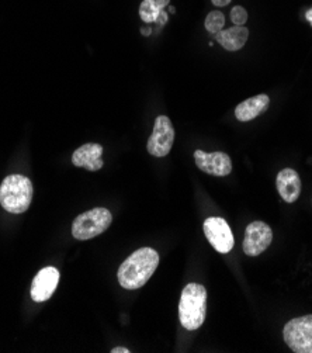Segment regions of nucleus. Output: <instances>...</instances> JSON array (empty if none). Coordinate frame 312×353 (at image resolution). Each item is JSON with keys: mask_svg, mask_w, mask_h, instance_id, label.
Here are the masks:
<instances>
[{"mask_svg": "<svg viewBox=\"0 0 312 353\" xmlns=\"http://www.w3.org/2000/svg\"><path fill=\"white\" fill-rule=\"evenodd\" d=\"M59 283L58 269L48 266L41 269L31 283V299L36 303H44L51 299Z\"/></svg>", "mask_w": 312, "mask_h": 353, "instance_id": "obj_9", "label": "nucleus"}, {"mask_svg": "<svg viewBox=\"0 0 312 353\" xmlns=\"http://www.w3.org/2000/svg\"><path fill=\"white\" fill-rule=\"evenodd\" d=\"M204 234L220 254H228L233 248V235L228 223L221 217H210L204 221Z\"/></svg>", "mask_w": 312, "mask_h": 353, "instance_id": "obj_7", "label": "nucleus"}, {"mask_svg": "<svg viewBox=\"0 0 312 353\" xmlns=\"http://www.w3.org/2000/svg\"><path fill=\"white\" fill-rule=\"evenodd\" d=\"M207 314V290L198 283H189L180 297L179 316L183 328L194 331L205 321Z\"/></svg>", "mask_w": 312, "mask_h": 353, "instance_id": "obj_2", "label": "nucleus"}, {"mask_svg": "<svg viewBox=\"0 0 312 353\" xmlns=\"http://www.w3.org/2000/svg\"><path fill=\"white\" fill-rule=\"evenodd\" d=\"M175 143V128L167 116H159L155 120L152 135L147 144V150L152 157H166Z\"/></svg>", "mask_w": 312, "mask_h": 353, "instance_id": "obj_6", "label": "nucleus"}, {"mask_svg": "<svg viewBox=\"0 0 312 353\" xmlns=\"http://www.w3.org/2000/svg\"><path fill=\"white\" fill-rule=\"evenodd\" d=\"M155 2L158 3V6H159L162 10L169 5V0H155Z\"/></svg>", "mask_w": 312, "mask_h": 353, "instance_id": "obj_19", "label": "nucleus"}, {"mask_svg": "<svg viewBox=\"0 0 312 353\" xmlns=\"http://www.w3.org/2000/svg\"><path fill=\"white\" fill-rule=\"evenodd\" d=\"M249 39V30L244 26H233L216 34L217 43L227 51H239L244 48Z\"/></svg>", "mask_w": 312, "mask_h": 353, "instance_id": "obj_14", "label": "nucleus"}, {"mask_svg": "<svg viewBox=\"0 0 312 353\" xmlns=\"http://www.w3.org/2000/svg\"><path fill=\"white\" fill-rule=\"evenodd\" d=\"M213 3H214L216 6H218V8H224V6H227V5L231 3V0H213Z\"/></svg>", "mask_w": 312, "mask_h": 353, "instance_id": "obj_18", "label": "nucleus"}, {"mask_svg": "<svg viewBox=\"0 0 312 353\" xmlns=\"http://www.w3.org/2000/svg\"><path fill=\"white\" fill-rule=\"evenodd\" d=\"M277 192L286 203H294L301 194V179L300 174L294 169H283L277 174L275 179Z\"/></svg>", "mask_w": 312, "mask_h": 353, "instance_id": "obj_11", "label": "nucleus"}, {"mask_svg": "<svg viewBox=\"0 0 312 353\" xmlns=\"http://www.w3.org/2000/svg\"><path fill=\"white\" fill-rule=\"evenodd\" d=\"M32 200V183L24 174H9L0 186V204L12 214H23Z\"/></svg>", "mask_w": 312, "mask_h": 353, "instance_id": "obj_3", "label": "nucleus"}, {"mask_svg": "<svg viewBox=\"0 0 312 353\" xmlns=\"http://www.w3.org/2000/svg\"><path fill=\"white\" fill-rule=\"evenodd\" d=\"M103 147L100 144H85L79 147L72 155V163L76 168H85L86 170L96 172L103 168Z\"/></svg>", "mask_w": 312, "mask_h": 353, "instance_id": "obj_12", "label": "nucleus"}, {"mask_svg": "<svg viewBox=\"0 0 312 353\" xmlns=\"http://www.w3.org/2000/svg\"><path fill=\"white\" fill-rule=\"evenodd\" d=\"M231 20L235 26H244L248 21V12L242 6H235L231 10Z\"/></svg>", "mask_w": 312, "mask_h": 353, "instance_id": "obj_17", "label": "nucleus"}, {"mask_svg": "<svg viewBox=\"0 0 312 353\" xmlns=\"http://www.w3.org/2000/svg\"><path fill=\"white\" fill-rule=\"evenodd\" d=\"M194 161L200 170L213 176H228L232 172V161L225 152L207 154L201 150L194 152Z\"/></svg>", "mask_w": 312, "mask_h": 353, "instance_id": "obj_10", "label": "nucleus"}, {"mask_svg": "<svg viewBox=\"0 0 312 353\" xmlns=\"http://www.w3.org/2000/svg\"><path fill=\"white\" fill-rule=\"evenodd\" d=\"M273 241L271 228L263 221H253L247 227L245 239L242 248L248 256H259L263 254Z\"/></svg>", "mask_w": 312, "mask_h": 353, "instance_id": "obj_8", "label": "nucleus"}, {"mask_svg": "<svg viewBox=\"0 0 312 353\" xmlns=\"http://www.w3.org/2000/svg\"><path fill=\"white\" fill-rule=\"evenodd\" d=\"M113 223V216L107 208L96 207L78 216L72 224V235L79 241L92 239L106 231Z\"/></svg>", "mask_w": 312, "mask_h": 353, "instance_id": "obj_4", "label": "nucleus"}, {"mask_svg": "<svg viewBox=\"0 0 312 353\" xmlns=\"http://www.w3.org/2000/svg\"><path fill=\"white\" fill-rule=\"evenodd\" d=\"M205 28L208 32L211 34H217L220 32L222 28H224V24H225V16L224 13L218 12V10H214L211 13H208V16L205 17Z\"/></svg>", "mask_w": 312, "mask_h": 353, "instance_id": "obj_16", "label": "nucleus"}, {"mask_svg": "<svg viewBox=\"0 0 312 353\" xmlns=\"http://www.w3.org/2000/svg\"><path fill=\"white\" fill-rule=\"evenodd\" d=\"M112 353H129V350L127 347H114L112 349Z\"/></svg>", "mask_w": 312, "mask_h": 353, "instance_id": "obj_20", "label": "nucleus"}, {"mask_svg": "<svg viewBox=\"0 0 312 353\" xmlns=\"http://www.w3.org/2000/svg\"><path fill=\"white\" fill-rule=\"evenodd\" d=\"M162 9L158 6L155 0H144L140 6V16L144 23H155L159 19Z\"/></svg>", "mask_w": 312, "mask_h": 353, "instance_id": "obj_15", "label": "nucleus"}, {"mask_svg": "<svg viewBox=\"0 0 312 353\" xmlns=\"http://www.w3.org/2000/svg\"><path fill=\"white\" fill-rule=\"evenodd\" d=\"M159 265V255L152 248H141L129 255L118 269L117 277L121 288L136 290L145 286Z\"/></svg>", "mask_w": 312, "mask_h": 353, "instance_id": "obj_1", "label": "nucleus"}, {"mask_svg": "<svg viewBox=\"0 0 312 353\" xmlns=\"http://www.w3.org/2000/svg\"><path fill=\"white\" fill-rule=\"evenodd\" d=\"M287 346L295 353H312V315L297 316L283 331Z\"/></svg>", "mask_w": 312, "mask_h": 353, "instance_id": "obj_5", "label": "nucleus"}, {"mask_svg": "<svg viewBox=\"0 0 312 353\" xmlns=\"http://www.w3.org/2000/svg\"><path fill=\"white\" fill-rule=\"evenodd\" d=\"M269 104L270 99L267 94H258L255 97L239 103L235 109V117L244 123L251 121L259 117L262 113H264L269 109Z\"/></svg>", "mask_w": 312, "mask_h": 353, "instance_id": "obj_13", "label": "nucleus"}, {"mask_svg": "<svg viewBox=\"0 0 312 353\" xmlns=\"http://www.w3.org/2000/svg\"><path fill=\"white\" fill-rule=\"evenodd\" d=\"M305 17H306V20L311 23V26H312V9H309V10L306 12V16H305Z\"/></svg>", "mask_w": 312, "mask_h": 353, "instance_id": "obj_21", "label": "nucleus"}]
</instances>
